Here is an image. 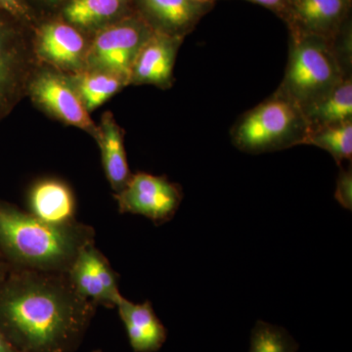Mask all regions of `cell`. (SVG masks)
I'll return each mask as SVG.
<instances>
[{"instance_id":"1","label":"cell","mask_w":352,"mask_h":352,"mask_svg":"<svg viewBox=\"0 0 352 352\" xmlns=\"http://www.w3.org/2000/svg\"><path fill=\"white\" fill-rule=\"evenodd\" d=\"M95 305L66 273L23 270L0 284V333L17 352H74Z\"/></svg>"},{"instance_id":"2","label":"cell","mask_w":352,"mask_h":352,"mask_svg":"<svg viewBox=\"0 0 352 352\" xmlns=\"http://www.w3.org/2000/svg\"><path fill=\"white\" fill-rule=\"evenodd\" d=\"M94 238L89 226L76 221L52 226L0 201V250L24 270L67 273Z\"/></svg>"},{"instance_id":"3","label":"cell","mask_w":352,"mask_h":352,"mask_svg":"<svg viewBox=\"0 0 352 352\" xmlns=\"http://www.w3.org/2000/svg\"><path fill=\"white\" fill-rule=\"evenodd\" d=\"M309 132L302 109L275 90L247 111L231 129L232 144L240 151L258 155L305 145Z\"/></svg>"},{"instance_id":"4","label":"cell","mask_w":352,"mask_h":352,"mask_svg":"<svg viewBox=\"0 0 352 352\" xmlns=\"http://www.w3.org/2000/svg\"><path fill=\"white\" fill-rule=\"evenodd\" d=\"M333 41L291 34L288 63L278 91L305 109L327 95L346 76Z\"/></svg>"},{"instance_id":"5","label":"cell","mask_w":352,"mask_h":352,"mask_svg":"<svg viewBox=\"0 0 352 352\" xmlns=\"http://www.w3.org/2000/svg\"><path fill=\"white\" fill-rule=\"evenodd\" d=\"M31 28L0 12V120L24 97L38 61Z\"/></svg>"},{"instance_id":"6","label":"cell","mask_w":352,"mask_h":352,"mask_svg":"<svg viewBox=\"0 0 352 352\" xmlns=\"http://www.w3.org/2000/svg\"><path fill=\"white\" fill-rule=\"evenodd\" d=\"M153 29L139 13H131L95 32L90 38L85 69L107 72L129 82L132 66Z\"/></svg>"},{"instance_id":"7","label":"cell","mask_w":352,"mask_h":352,"mask_svg":"<svg viewBox=\"0 0 352 352\" xmlns=\"http://www.w3.org/2000/svg\"><path fill=\"white\" fill-rule=\"evenodd\" d=\"M27 96L50 117L97 138L98 124L90 118L66 74L38 64L28 85Z\"/></svg>"},{"instance_id":"8","label":"cell","mask_w":352,"mask_h":352,"mask_svg":"<svg viewBox=\"0 0 352 352\" xmlns=\"http://www.w3.org/2000/svg\"><path fill=\"white\" fill-rule=\"evenodd\" d=\"M115 198L120 212L143 215L159 226L175 217L183 193L179 185L164 176L138 173Z\"/></svg>"},{"instance_id":"9","label":"cell","mask_w":352,"mask_h":352,"mask_svg":"<svg viewBox=\"0 0 352 352\" xmlns=\"http://www.w3.org/2000/svg\"><path fill=\"white\" fill-rule=\"evenodd\" d=\"M90 38L63 19L53 20L34 28L32 46L39 64L72 75L85 69Z\"/></svg>"},{"instance_id":"10","label":"cell","mask_w":352,"mask_h":352,"mask_svg":"<svg viewBox=\"0 0 352 352\" xmlns=\"http://www.w3.org/2000/svg\"><path fill=\"white\" fill-rule=\"evenodd\" d=\"M66 274L76 293L95 305L116 307L122 296L117 275L94 243L78 252Z\"/></svg>"},{"instance_id":"11","label":"cell","mask_w":352,"mask_h":352,"mask_svg":"<svg viewBox=\"0 0 352 352\" xmlns=\"http://www.w3.org/2000/svg\"><path fill=\"white\" fill-rule=\"evenodd\" d=\"M184 38L154 32L141 48L132 66L129 85H154L168 89L173 85V69Z\"/></svg>"},{"instance_id":"12","label":"cell","mask_w":352,"mask_h":352,"mask_svg":"<svg viewBox=\"0 0 352 352\" xmlns=\"http://www.w3.org/2000/svg\"><path fill=\"white\" fill-rule=\"evenodd\" d=\"M351 0H289L286 20L291 34L320 36L333 41L340 34Z\"/></svg>"},{"instance_id":"13","label":"cell","mask_w":352,"mask_h":352,"mask_svg":"<svg viewBox=\"0 0 352 352\" xmlns=\"http://www.w3.org/2000/svg\"><path fill=\"white\" fill-rule=\"evenodd\" d=\"M139 14L153 31L184 38L212 3L194 0H138Z\"/></svg>"},{"instance_id":"14","label":"cell","mask_w":352,"mask_h":352,"mask_svg":"<svg viewBox=\"0 0 352 352\" xmlns=\"http://www.w3.org/2000/svg\"><path fill=\"white\" fill-rule=\"evenodd\" d=\"M116 307L134 352H157L161 349L168 333L155 314L151 302L133 303L122 296Z\"/></svg>"},{"instance_id":"15","label":"cell","mask_w":352,"mask_h":352,"mask_svg":"<svg viewBox=\"0 0 352 352\" xmlns=\"http://www.w3.org/2000/svg\"><path fill=\"white\" fill-rule=\"evenodd\" d=\"M30 214L52 226L75 222L76 201L73 191L59 179L39 180L29 192Z\"/></svg>"},{"instance_id":"16","label":"cell","mask_w":352,"mask_h":352,"mask_svg":"<svg viewBox=\"0 0 352 352\" xmlns=\"http://www.w3.org/2000/svg\"><path fill=\"white\" fill-rule=\"evenodd\" d=\"M131 0H68L62 6L61 19L87 34L131 15Z\"/></svg>"},{"instance_id":"17","label":"cell","mask_w":352,"mask_h":352,"mask_svg":"<svg viewBox=\"0 0 352 352\" xmlns=\"http://www.w3.org/2000/svg\"><path fill=\"white\" fill-rule=\"evenodd\" d=\"M124 135V131L113 113H104L98 124V135L95 140L100 147L106 177L116 194L126 186L132 175L127 163Z\"/></svg>"},{"instance_id":"18","label":"cell","mask_w":352,"mask_h":352,"mask_svg":"<svg viewBox=\"0 0 352 352\" xmlns=\"http://www.w3.org/2000/svg\"><path fill=\"white\" fill-rule=\"evenodd\" d=\"M302 111L309 131L352 122V76Z\"/></svg>"},{"instance_id":"19","label":"cell","mask_w":352,"mask_h":352,"mask_svg":"<svg viewBox=\"0 0 352 352\" xmlns=\"http://www.w3.org/2000/svg\"><path fill=\"white\" fill-rule=\"evenodd\" d=\"M67 76L89 113L129 87L126 78L96 69H85Z\"/></svg>"},{"instance_id":"20","label":"cell","mask_w":352,"mask_h":352,"mask_svg":"<svg viewBox=\"0 0 352 352\" xmlns=\"http://www.w3.org/2000/svg\"><path fill=\"white\" fill-rule=\"evenodd\" d=\"M305 145L328 152L340 166L352 159V122L309 131Z\"/></svg>"},{"instance_id":"21","label":"cell","mask_w":352,"mask_h":352,"mask_svg":"<svg viewBox=\"0 0 352 352\" xmlns=\"http://www.w3.org/2000/svg\"><path fill=\"white\" fill-rule=\"evenodd\" d=\"M298 344L281 326L258 321L252 330L249 352H298Z\"/></svg>"},{"instance_id":"22","label":"cell","mask_w":352,"mask_h":352,"mask_svg":"<svg viewBox=\"0 0 352 352\" xmlns=\"http://www.w3.org/2000/svg\"><path fill=\"white\" fill-rule=\"evenodd\" d=\"M0 12L31 29L36 20L29 0H0Z\"/></svg>"},{"instance_id":"23","label":"cell","mask_w":352,"mask_h":352,"mask_svg":"<svg viewBox=\"0 0 352 352\" xmlns=\"http://www.w3.org/2000/svg\"><path fill=\"white\" fill-rule=\"evenodd\" d=\"M336 201L347 210H352V168L349 166H340L337 178L335 193Z\"/></svg>"},{"instance_id":"24","label":"cell","mask_w":352,"mask_h":352,"mask_svg":"<svg viewBox=\"0 0 352 352\" xmlns=\"http://www.w3.org/2000/svg\"><path fill=\"white\" fill-rule=\"evenodd\" d=\"M249 1L254 2V3L270 8L271 10L276 11L280 15L284 16H286L289 3V0H249Z\"/></svg>"},{"instance_id":"25","label":"cell","mask_w":352,"mask_h":352,"mask_svg":"<svg viewBox=\"0 0 352 352\" xmlns=\"http://www.w3.org/2000/svg\"><path fill=\"white\" fill-rule=\"evenodd\" d=\"M36 1L47 8H55V7L63 6L65 2L68 0H36Z\"/></svg>"},{"instance_id":"26","label":"cell","mask_w":352,"mask_h":352,"mask_svg":"<svg viewBox=\"0 0 352 352\" xmlns=\"http://www.w3.org/2000/svg\"><path fill=\"white\" fill-rule=\"evenodd\" d=\"M0 352H17L1 333H0Z\"/></svg>"},{"instance_id":"27","label":"cell","mask_w":352,"mask_h":352,"mask_svg":"<svg viewBox=\"0 0 352 352\" xmlns=\"http://www.w3.org/2000/svg\"><path fill=\"white\" fill-rule=\"evenodd\" d=\"M194 1L203 2V3H212L214 0H194Z\"/></svg>"},{"instance_id":"28","label":"cell","mask_w":352,"mask_h":352,"mask_svg":"<svg viewBox=\"0 0 352 352\" xmlns=\"http://www.w3.org/2000/svg\"><path fill=\"white\" fill-rule=\"evenodd\" d=\"M1 276H2V268H1V265H0V279H1Z\"/></svg>"},{"instance_id":"29","label":"cell","mask_w":352,"mask_h":352,"mask_svg":"<svg viewBox=\"0 0 352 352\" xmlns=\"http://www.w3.org/2000/svg\"><path fill=\"white\" fill-rule=\"evenodd\" d=\"M94 352H102V351H94Z\"/></svg>"}]
</instances>
